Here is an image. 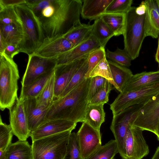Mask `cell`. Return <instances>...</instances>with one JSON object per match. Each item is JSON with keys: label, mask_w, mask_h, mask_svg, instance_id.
Wrapping results in <instances>:
<instances>
[{"label": "cell", "mask_w": 159, "mask_h": 159, "mask_svg": "<svg viewBox=\"0 0 159 159\" xmlns=\"http://www.w3.org/2000/svg\"><path fill=\"white\" fill-rule=\"evenodd\" d=\"M93 25L89 23H81L71 29L64 35V37L70 41L74 47L82 43L92 35Z\"/></svg>", "instance_id": "28"}, {"label": "cell", "mask_w": 159, "mask_h": 159, "mask_svg": "<svg viewBox=\"0 0 159 159\" xmlns=\"http://www.w3.org/2000/svg\"><path fill=\"white\" fill-rule=\"evenodd\" d=\"M118 153L116 142L115 139H112L100 146L85 159H115Z\"/></svg>", "instance_id": "30"}, {"label": "cell", "mask_w": 159, "mask_h": 159, "mask_svg": "<svg viewBox=\"0 0 159 159\" xmlns=\"http://www.w3.org/2000/svg\"><path fill=\"white\" fill-rule=\"evenodd\" d=\"M77 123L63 119L45 121L30 133L32 142L49 136L75 129Z\"/></svg>", "instance_id": "17"}, {"label": "cell", "mask_w": 159, "mask_h": 159, "mask_svg": "<svg viewBox=\"0 0 159 159\" xmlns=\"http://www.w3.org/2000/svg\"><path fill=\"white\" fill-rule=\"evenodd\" d=\"M7 45L2 36L0 35V54L4 53Z\"/></svg>", "instance_id": "44"}, {"label": "cell", "mask_w": 159, "mask_h": 159, "mask_svg": "<svg viewBox=\"0 0 159 159\" xmlns=\"http://www.w3.org/2000/svg\"><path fill=\"white\" fill-rule=\"evenodd\" d=\"M159 94V83L137 90L120 93L110 105L113 115L132 106L143 104Z\"/></svg>", "instance_id": "7"}, {"label": "cell", "mask_w": 159, "mask_h": 159, "mask_svg": "<svg viewBox=\"0 0 159 159\" xmlns=\"http://www.w3.org/2000/svg\"><path fill=\"white\" fill-rule=\"evenodd\" d=\"M23 24L24 36L20 45V52L29 55L33 54L45 38L39 19L25 4L14 7Z\"/></svg>", "instance_id": "5"}, {"label": "cell", "mask_w": 159, "mask_h": 159, "mask_svg": "<svg viewBox=\"0 0 159 159\" xmlns=\"http://www.w3.org/2000/svg\"><path fill=\"white\" fill-rule=\"evenodd\" d=\"M113 0H84L81 9V16L90 21L100 18L106 13L109 4Z\"/></svg>", "instance_id": "21"}, {"label": "cell", "mask_w": 159, "mask_h": 159, "mask_svg": "<svg viewBox=\"0 0 159 159\" xmlns=\"http://www.w3.org/2000/svg\"><path fill=\"white\" fill-rule=\"evenodd\" d=\"M132 0H113L109 4L106 13H126L131 8Z\"/></svg>", "instance_id": "38"}, {"label": "cell", "mask_w": 159, "mask_h": 159, "mask_svg": "<svg viewBox=\"0 0 159 159\" xmlns=\"http://www.w3.org/2000/svg\"><path fill=\"white\" fill-rule=\"evenodd\" d=\"M4 159H33L32 146L27 141L11 143L5 151Z\"/></svg>", "instance_id": "23"}, {"label": "cell", "mask_w": 159, "mask_h": 159, "mask_svg": "<svg viewBox=\"0 0 159 159\" xmlns=\"http://www.w3.org/2000/svg\"><path fill=\"white\" fill-rule=\"evenodd\" d=\"M82 159H85L102 146L100 131L83 122L76 133Z\"/></svg>", "instance_id": "12"}, {"label": "cell", "mask_w": 159, "mask_h": 159, "mask_svg": "<svg viewBox=\"0 0 159 159\" xmlns=\"http://www.w3.org/2000/svg\"><path fill=\"white\" fill-rule=\"evenodd\" d=\"M143 105L130 106L113 116L110 128L116 142L119 153L123 159H125L124 142L126 134Z\"/></svg>", "instance_id": "8"}, {"label": "cell", "mask_w": 159, "mask_h": 159, "mask_svg": "<svg viewBox=\"0 0 159 159\" xmlns=\"http://www.w3.org/2000/svg\"><path fill=\"white\" fill-rule=\"evenodd\" d=\"M90 80L91 78L85 79L66 95L54 99L48 109L46 121L63 119L83 123L89 102Z\"/></svg>", "instance_id": "1"}, {"label": "cell", "mask_w": 159, "mask_h": 159, "mask_svg": "<svg viewBox=\"0 0 159 159\" xmlns=\"http://www.w3.org/2000/svg\"><path fill=\"white\" fill-rule=\"evenodd\" d=\"M101 47L99 42L91 35L87 39L57 58V66L68 64L87 57L95 49Z\"/></svg>", "instance_id": "16"}, {"label": "cell", "mask_w": 159, "mask_h": 159, "mask_svg": "<svg viewBox=\"0 0 159 159\" xmlns=\"http://www.w3.org/2000/svg\"><path fill=\"white\" fill-rule=\"evenodd\" d=\"M5 151L0 150V159H4Z\"/></svg>", "instance_id": "47"}, {"label": "cell", "mask_w": 159, "mask_h": 159, "mask_svg": "<svg viewBox=\"0 0 159 159\" xmlns=\"http://www.w3.org/2000/svg\"><path fill=\"white\" fill-rule=\"evenodd\" d=\"M159 124V94L143 104L132 125L156 135Z\"/></svg>", "instance_id": "9"}, {"label": "cell", "mask_w": 159, "mask_h": 159, "mask_svg": "<svg viewBox=\"0 0 159 159\" xmlns=\"http://www.w3.org/2000/svg\"><path fill=\"white\" fill-rule=\"evenodd\" d=\"M54 69L40 76L28 86L22 87L19 97L23 99L36 98L54 74Z\"/></svg>", "instance_id": "24"}, {"label": "cell", "mask_w": 159, "mask_h": 159, "mask_svg": "<svg viewBox=\"0 0 159 159\" xmlns=\"http://www.w3.org/2000/svg\"><path fill=\"white\" fill-rule=\"evenodd\" d=\"M152 159H159V146L157 148Z\"/></svg>", "instance_id": "45"}, {"label": "cell", "mask_w": 159, "mask_h": 159, "mask_svg": "<svg viewBox=\"0 0 159 159\" xmlns=\"http://www.w3.org/2000/svg\"><path fill=\"white\" fill-rule=\"evenodd\" d=\"M112 85L107 81L104 87L100 89L89 101V104H104L109 100V94L113 89Z\"/></svg>", "instance_id": "40"}, {"label": "cell", "mask_w": 159, "mask_h": 159, "mask_svg": "<svg viewBox=\"0 0 159 159\" xmlns=\"http://www.w3.org/2000/svg\"><path fill=\"white\" fill-rule=\"evenodd\" d=\"M108 61L113 80L120 93L129 80L133 75L131 71L126 67L121 66L109 60Z\"/></svg>", "instance_id": "26"}, {"label": "cell", "mask_w": 159, "mask_h": 159, "mask_svg": "<svg viewBox=\"0 0 159 159\" xmlns=\"http://www.w3.org/2000/svg\"><path fill=\"white\" fill-rule=\"evenodd\" d=\"M24 102L31 133L46 121L49 107L37 106L36 98H25Z\"/></svg>", "instance_id": "18"}, {"label": "cell", "mask_w": 159, "mask_h": 159, "mask_svg": "<svg viewBox=\"0 0 159 159\" xmlns=\"http://www.w3.org/2000/svg\"><path fill=\"white\" fill-rule=\"evenodd\" d=\"M18 66L13 59L0 54V109L10 110L18 100Z\"/></svg>", "instance_id": "4"}, {"label": "cell", "mask_w": 159, "mask_h": 159, "mask_svg": "<svg viewBox=\"0 0 159 159\" xmlns=\"http://www.w3.org/2000/svg\"><path fill=\"white\" fill-rule=\"evenodd\" d=\"M104 105L89 104L86 110L83 122L87 123L93 128L100 131L101 125L105 121V113L103 108Z\"/></svg>", "instance_id": "25"}, {"label": "cell", "mask_w": 159, "mask_h": 159, "mask_svg": "<svg viewBox=\"0 0 159 159\" xmlns=\"http://www.w3.org/2000/svg\"><path fill=\"white\" fill-rule=\"evenodd\" d=\"M143 131L133 125L129 128L124 142L125 159H142L148 154L149 147Z\"/></svg>", "instance_id": "10"}, {"label": "cell", "mask_w": 159, "mask_h": 159, "mask_svg": "<svg viewBox=\"0 0 159 159\" xmlns=\"http://www.w3.org/2000/svg\"><path fill=\"white\" fill-rule=\"evenodd\" d=\"M99 76L105 79L118 90V88L114 81L109 65L105 57L94 67L89 75V78Z\"/></svg>", "instance_id": "32"}, {"label": "cell", "mask_w": 159, "mask_h": 159, "mask_svg": "<svg viewBox=\"0 0 159 159\" xmlns=\"http://www.w3.org/2000/svg\"><path fill=\"white\" fill-rule=\"evenodd\" d=\"M144 2L146 8V36L157 38L159 36V5L156 0Z\"/></svg>", "instance_id": "19"}, {"label": "cell", "mask_w": 159, "mask_h": 159, "mask_svg": "<svg viewBox=\"0 0 159 159\" xmlns=\"http://www.w3.org/2000/svg\"><path fill=\"white\" fill-rule=\"evenodd\" d=\"M113 32L114 36L123 35L125 24V13H105L100 17Z\"/></svg>", "instance_id": "29"}, {"label": "cell", "mask_w": 159, "mask_h": 159, "mask_svg": "<svg viewBox=\"0 0 159 159\" xmlns=\"http://www.w3.org/2000/svg\"><path fill=\"white\" fill-rule=\"evenodd\" d=\"M155 60L159 65V38L158 40L157 49L155 55Z\"/></svg>", "instance_id": "46"}, {"label": "cell", "mask_w": 159, "mask_h": 159, "mask_svg": "<svg viewBox=\"0 0 159 159\" xmlns=\"http://www.w3.org/2000/svg\"><path fill=\"white\" fill-rule=\"evenodd\" d=\"M73 47V44L64 37V35L45 37L33 54L44 58L56 59Z\"/></svg>", "instance_id": "14"}, {"label": "cell", "mask_w": 159, "mask_h": 159, "mask_svg": "<svg viewBox=\"0 0 159 159\" xmlns=\"http://www.w3.org/2000/svg\"><path fill=\"white\" fill-rule=\"evenodd\" d=\"M9 125L13 134L19 140L26 141L30 136V132L23 98L19 97L9 110Z\"/></svg>", "instance_id": "13"}, {"label": "cell", "mask_w": 159, "mask_h": 159, "mask_svg": "<svg viewBox=\"0 0 159 159\" xmlns=\"http://www.w3.org/2000/svg\"><path fill=\"white\" fill-rule=\"evenodd\" d=\"M21 22L14 7L0 8V25H7Z\"/></svg>", "instance_id": "35"}, {"label": "cell", "mask_w": 159, "mask_h": 159, "mask_svg": "<svg viewBox=\"0 0 159 159\" xmlns=\"http://www.w3.org/2000/svg\"><path fill=\"white\" fill-rule=\"evenodd\" d=\"M20 52V48L19 46L13 44H8L6 48L3 53L10 58L13 59L15 56Z\"/></svg>", "instance_id": "42"}, {"label": "cell", "mask_w": 159, "mask_h": 159, "mask_svg": "<svg viewBox=\"0 0 159 159\" xmlns=\"http://www.w3.org/2000/svg\"><path fill=\"white\" fill-rule=\"evenodd\" d=\"M146 8L144 2L132 7L125 13L124 36V49L134 60L139 56L145 35Z\"/></svg>", "instance_id": "3"}, {"label": "cell", "mask_w": 159, "mask_h": 159, "mask_svg": "<svg viewBox=\"0 0 159 159\" xmlns=\"http://www.w3.org/2000/svg\"><path fill=\"white\" fill-rule=\"evenodd\" d=\"M64 159H82L76 133H71L70 135Z\"/></svg>", "instance_id": "37"}, {"label": "cell", "mask_w": 159, "mask_h": 159, "mask_svg": "<svg viewBox=\"0 0 159 159\" xmlns=\"http://www.w3.org/2000/svg\"><path fill=\"white\" fill-rule=\"evenodd\" d=\"M82 4L81 0H54L53 14L40 21L45 37L64 35L80 25Z\"/></svg>", "instance_id": "2"}, {"label": "cell", "mask_w": 159, "mask_h": 159, "mask_svg": "<svg viewBox=\"0 0 159 159\" xmlns=\"http://www.w3.org/2000/svg\"><path fill=\"white\" fill-rule=\"evenodd\" d=\"M0 35L7 45H16L19 46L24 36L22 21L7 25H0Z\"/></svg>", "instance_id": "22"}, {"label": "cell", "mask_w": 159, "mask_h": 159, "mask_svg": "<svg viewBox=\"0 0 159 159\" xmlns=\"http://www.w3.org/2000/svg\"><path fill=\"white\" fill-rule=\"evenodd\" d=\"M106 56L109 60L121 66L126 67L131 65V58L124 48L122 49L117 48L113 52L107 49Z\"/></svg>", "instance_id": "34"}, {"label": "cell", "mask_w": 159, "mask_h": 159, "mask_svg": "<svg viewBox=\"0 0 159 159\" xmlns=\"http://www.w3.org/2000/svg\"><path fill=\"white\" fill-rule=\"evenodd\" d=\"M157 2L159 5V0H156Z\"/></svg>", "instance_id": "49"}, {"label": "cell", "mask_w": 159, "mask_h": 159, "mask_svg": "<svg viewBox=\"0 0 159 159\" xmlns=\"http://www.w3.org/2000/svg\"><path fill=\"white\" fill-rule=\"evenodd\" d=\"M159 83V70L143 71L133 75L120 93L134 91L141 88Z\"/></svg>", "instance_id": "20"}, {"label": "cell", "mask_w": 159, "mask_h": 159, "mask_svg": "<svg viewBox=\"0 0 159 159\" xmlns=\"http://www.w3.org/2000/svg\"><path fill=\"white\" fill-rule=\"evenodd\" d=\"M92 25V35L101 47L105 48L109 39L114 36L113 32L101 17L95 20Z\"/></svg>", "instance_id": "27"}, {"label": "cell", "mask_w": 159, "mask_h": 159, "mask_svg": "<svg viewBox=\"0 0 159 159\" xmlns=\"http://www.w3.org/2000/svg\"><path fill=\"white\" fill-rule=\"evenodd\" d=\"M13 134L10 125L3 123L0 119V150L5 151L11 143Z\"/></svg>", "instance_id": "36"}, {"label": "cell", "mask_w": 159, "mask_h": 159, "mask_svg": "<svg viewBox=\"0 0 159 159\" xmlns=\"http://www.w3.org/2000/svg\"><path fill=\"white\" fill-rule=\"evenodd\" d=\"M25 4V0H0V8Z\"/></svg>", "instance_id": "43"}, {"label": "cell", "mask_w": 159, "mask_h": 159, "mask_svg": "<svg viewBox=\"0 0 159 159\" xmlns=\"http://www.w3.org/2000/svg\"><path fill=\"white\" fill-rule=\"evenodd\" d=\"M88 58L74 75L60 97L66 95L85 79L88 68Z\"/></svg>", "instance_id": "33"}, {"label": "cell", "mask_w": 159, "mask_h": 159, "mask_svg": "<svg viewBox=\"0 0 159 159\" xmlns=\"http://www.w3.org/2000/svg\"><path fill=\"white\" fill-rule=\"evenodd\" d=\"M107 81L104 78L99 76L91 78L89 90V101L104 87Z\"/></svg>", "instance_id": "41"}, {"label": "cell", "mask_w": 159, "mask_h": 159, "mask_svg": "<svg viewBox=\"0 0 159 159\" xmlns=\"http://www.w3.org/2000/svg\"><path fill=\"white\" fill-rule=\"evenodd\" d=\"M72 130L32 142L33 159H64Z\"/></svg>", "instance_id": "6"}, {"label": "cell", "mask_w": 159, "mask_h": 159, "mask_svg": "<svg viewBox=\"0 0 159 159\" xmlns=\"http://www.w3.org/2000/svg\"><path fill=\"white\" fill-rule=\"evenodd\" d=\"M156 136H157L158 140L159 141V124L157 128V134Z\"/></svg>", "instance_id": "48"}, {"label": "cell", "mask_w": 159, "mask_h": 159, "mask_svg": "<svg viewBox=\"0 0 159 159\" xmlns=\"http://www.w3.org/2000/svg\"><path fill=\"white\" fill-rule=\"evenodd\" d=\"M54 74L50 78L39 95L36 98L37 105L49 107L54 100Z\"/></svg>", "instance_id": "31"}, {"label": "cell", "mask_w": 159, "mask_h": 159, "mask_svg": "<svg viewBox=\"0 0 159 159\" xmlns=\"http://www.w3.org/2000/svg\"><path fill=\"white\" fill-rule=\"evenodd\" d=\"M105 48L100 47L91 52L88 58V68L85 79L89 78V74L96 65L106 56Z\"/></svg>", "instance_id": "39"}, {"label": "cell", "mask_w": 159, "mask_h": 159, "mask_svg": "<svg viewBox=\"0 0 159 159\" xmlns=\"http://www.w3.org/2000/svg\"><path fill=\"white\" fill-rule=\"evenodd\" d=\"M25 71L21 81L22 87L28 86L42 75L51 71L57 66V58H46L28 56Z\"/></svg>", "instance_id": "11"}, {"label": "cell", "mask_w": 159, "mask_h": 159, "mask_svg": "<svg viewBox=\"0 0 159 159\" xmlns=\"http://www.w3.org/2000/svg\"><path fill=\"white\" fill-rule=\"evenodd\" d=\"M88 56L68 64L56 66L54 71V100L61 96L73 75Z\"/></svg>", "instance_id": "15"}]
</instances>
